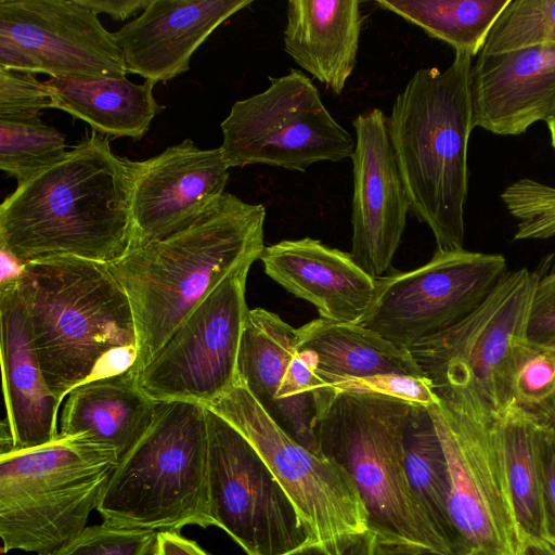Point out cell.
<instances>
[{
	"label": "cell",
	"instance_id": "cell-11",
	"mask_svg": "<svg viewBox=\"0 0 555 555\" xmlns=\"http://www.w3.org/2000/svg\"><path fill=\"white\" fill-rule=\"evenodd\" d=\"M428 410L448 463L459 555H520L527 540L515 515L498 421L441 402Z\"/></svg>",
	"mask_w": 555,
	"mask_h": 555
},
{
	"label": "cell",
	"instance_id": "cell-22",
	"mask_svg": "<svg viewBox=\"0 0 555 555\" xmlns=\"http://www.w3.org/2000/svg\"><path fill=\"white\" fill-rule=\"evenodd\" d=\"M260 260L268 276L311 302L322 319L359 324L376 295L377 279L350 253L319 240H283L267 246Z\"/></svg>",
	"mask_w": 555,
	"mask_h": 555
},
{
	"label": "cell",
	"instance_id": "cell-35",
	"mask_svg": "<svg viewBox=\"0 0 555 555\" xmlns=\"http://www.w3.org/2000/svg\"><path fill=\"white\" fill-rule=\"evenodd\" d=\"M55 108L54 95L35 74L0 68V114H37Z\"/></svg>",
	"mask_w": 555,
	"mask_h": 555
},
{
	"label": "cell",
	"instance_id": "cell-9",
	"mask_svg": "<svg viewBox=\"0 0 555 555\" xmlns=\"http://www.w3.org/2000/svg\"><path fill=\"white\" fill-rule=\"evenodd\" d=\"M207 408L258 452L293 502L310 544L336 551L369 530L365 506L348 474L295 440L237 379Z\"/></svg>",
	"mask_w": 555,
	"mask_h": 555
},
{
	"label": "cell",
	"instance_id": "cell-24",
	"mask_svg": "<svg viewBox=\"0 0 555 555\" xmlns=\"http://www.w3.org/2000/svg\"><path fill=\"white\" fill-rule=\"evenodd\" d=\"M156 405L131 372L96 378L66 396L59 435L80 436L112 450L120 461L150 428Z\"/></svg>",
	"mask_w": 555,
	"mask_h": 555
},
{
	"label": "cell",
	"instance_id": "cell-16",
	"mask_svg": "<svg viewBox=\"0 0 555 555\" xmlns=\"http://www.w3.org/2000/svg\"><path fill=\"white\" fill-rule=\"evenodd\" d=\"M130 165L131 249L191 225L225 193L229 180L220 147L202 150L191 139Z\"/></svg>",
	"mask_w": 555,
	"mask_h": 555
},
{
	"label": "cell",
	"instance_id": "cell-4",
	"mask_svg": "<svg viewBox=\"0 0 555 555\" xmlns=\"http://www.w3.org/2000/svg\"><path fill=\"white\" fill-rule=\"evenodd\" d=\"M472 59L455 52L444 70H416L387 117L410 214L429 227L442 251L461 249L464 243L467 147L474 129Z\"/></svg>",
	"mask_w": 555,
	"mask_h": 555
},
{
	"label": "cell",
	"instance_id": "cell-20",
	"mask_svg": "<svg viewBox=\"0 0 555 555\" xmlns=\"http://www.w3.org/2000/svg\"><path fill=\"white\" fill-rule=\"evenodd\" d=\"M473 126L524 133L555 116V44L478 54L470 70Z\"/></svg>",
	"mask_w": 555,
	"mask_h": 555
},
{
	"label": "cell",
	"instance_id": "cell-10",
	"mask_svg": "<svg viewBox=\"0 0 555 555\" xmlns=\"http://www.w3.org/2000/svg\"><path fill=\"white\" fill-rule=\"evenodd\" d=\"M220 127L229 168L263 164L305 172L314 163L351 158L356 146L299 69L270 77L264 91L236 101Z\"/></svg>",
	"mask_w": 555,
	"mask_h": 555
},
{
	"label": "cell",
	"instance_id": "cell-43",
	"mask_svg": "<svg viewBox=\"0 0 555 555\" xmlns=\"http://www.w3.org/2000/svg\"><path fill=\"white\" fill-rule=\"evenodd\" d=\"M520 555H555V548L550 544L527 540Z\"/></svg>",
	"mask_w": 555,
	"mask_h": 555
},
{
	"label": "cell",
	"instance_id": "cell-1",
	"mask_svg": "<svg viewBox=\"0 0 555 555\" xmlns=\"http://www.w3.org/2000/svg\"><path fill=\"white\" fill-rule=\"evenodd\" d=\"M132 169L94 131L0 205L1 253L18 266L50 257L102 263L132 242Z\"/></svg>",
	"mask_w": 555,
	"mask_h": 555
},
{
	"label": "cell",
	"instance_id": "cell-13",
	"mask_svg": "<svg viewBox=\"0 0 555 555\" xmlns=\"http://www.w3.org/2000/svg\"><path fill=\"white\" fill-rule=\"evenodd\" d=\"M506 272L501 254L436 249L422 267L377 279L359 324L409 349L463 320Z\"/></svg>",
	"mask_w": 555,
	"mask_h": 555
},
{
	"label": "cell",
	"instance_id": "cell-29",
	"mask_svg": "<svg viewBox=\"0 0 555 555\" xmlns=\"http://www.w3.org/2000/svg\"><path fill=\"white\" fill-rule=\"evenodd\" d=\"M509 0H377L390 11L421 27L455 52L478 55L498 16Z\"/></svg>",
	"mask_w": 555,
	"mask_h": 555
},
{
	"label": "cell",
	"instance_id": "cell-30",
	"mask_svg": "<svg viewBox=\"0 0 555 555\" xmlns=\"http://www.w3.org/2000/svg\"><path fill=\"white\" fill-rule=\"evenodd\" d=\"M64 135L37 114H0V168L17 186L64 159Z\"/></svg>",
	"mask_w": 555,
	"mask_h": 555
},
{
	"label": "cell",
	"instance_id": "cell-28",
	"mask_svg": "<svg viewBox=\"0 0 555 555\" xmlns=\"http://www.w3.org/2000/svg\"><path fill=\"white\" fill-rule=\"evenodd\" d=\"M496 421L518 526L526 540L550 544L538 450L541 422L515 403Z\"/></svg>",
	"mask_w": 555,
	"mask_h": 555
},
{
	"label": "cell",
	"instance_id": "cell-38",
	"mask_svg": "<svg viewBox=\"0 0 555 555\" xmlns=\"http://www.w3.org/2000/svg\"><path fill=\"white\" fill-rule=\"evenodd\" d=\"M375 533L367 530L350 538L339 550L330 551L319 544H306L286 555H374Z\"/></svg>",
	"mask_w": 555,
	"mask_h": 555
},
{
	"label": "cell",
	"instance_id": "cell-44",
	"mask_svg": "<svg viewBox=\"0 0 555 555\" xmlns=\"http://www.w3.org/2000/svg\"><path fill=\"white\" fill-rule=\"evenodd\" d=\"M546 124L551 134L552 146L555 150V116L548 119Z\"/></svg>",
	"mask_w": 555,
	"mask_h": 555
},
{
	"label": "cell",
	"instance_id": "cell-23",
	"mask_svg": "<svg viewBox=\"0 0 555 555\" xmlns=\"http://www.w3.org/2000/svg\"><path fill=\"white\" fill-rule=\"evenodd\" d=\"M283 31L285 52L333 93L351 76L363 15L357 0H291Z\"/></svg>",
	"mask_w": 555,
	"mask_h": 555
},
{
	"label": "cell",
	"instance_id": "cell-33",
	"mask_svg": "<svg viewBox=\"0 0 555 555\" xmlns=\"http://www.w3.org/2000/svg\"><path fill=\"white\" fill-rule=\"evenodd\" d=\"M501 198L517 220L515 240L555 238V186L520 179L506 186Z\"/></svg>",
	"mask_w": 555,
	"mask_h": 555
},
{
	"label": "cell",
	"instance_id": "cell-39",
	"mask_svg": "<svg viewBox=\"0 0 555 555\" xmlns=\"http://www.w3.org/2000/svg\"><path fill=\"white\" fill-rule=\"evenodd\" d=\"M0 68L24 73H43L39 62L12 39L0 36Z\"/></svg>",
	"mask_w": 555,
	"mask_h": 555
},
{
	"label": "cell",
	"instance_id": "cell-40",
	"mask_svg": "<svg viewBox=\"0 0 555 555\" xmlns=\"http://www.w3.org/2000/svg\"><path fill=\"white\" fill-rule=\"evenodd\" d=\"M96 15L105 13L116 21H126L143 11L150 0H78Z\"/></svg>",
	"mask_w": 555,
	"mask_h": 555
},
{
	"label": "cell",
	"instance_id": "cell-12",
	"mask_svg": "<svg viewBox=\"0 0 555 555\" xmlns=\"http://www.w3.org/2000/svg\"><path fill=\"white\" fill-rule=\"evenodd\" d=\"M206 417L210 526L247 555H286L310 544L293 502L254 447L209 408Z\"/></svg>",
	"mask_w": 555,
	"mask_h": 555
},
{
	"label": "cell",
	"instance_id": "cell-31",
	"mask_svg": "<svg viewBox=\"0 0 555 555\" xmlns=\"http://www.w3.org/2000/svg\"><path fill=\"white\" fill-rule=\"evenodd\" d=\"M555 44V0H509L492 25L480 54Z\"/></svg>",
	"mask_w": 555,
	"mask_h": 555
},
{
	"label": "cell",
	"instance_id": "cell-26",
	"mask_svg": "<svg viewBox=\"0 0 555 555\" xmlns=\"http://www.w3.org/2000/svg\"><path fill=\"white\" fill-rule=\"evenodd\" d=\"M55 108L89 124L104 137L141 140L164 107L154 95V83L131 82L126 77L54 76L44 81Z\"/></svg>",
	"mask_w": 555,
	"mask_h": 555
},
{
	"label": "cell",
	"instance_id": "cell-19",
	"mask_svg": "<svg viewBox=\"0 0 555 555\" xmlns=\"http://www.w3.org/2000/svg\"><path fill=\"white\" fill-rule=\"evenodd\" d=\"M253 0H150L142 13L113 33L128 73L154 85L190 69L197 48Z\"/></svg>",
	"mask_w": 555,
	"mask_h": 555
},
{
	"label": "cell",
	"instance_id": "cell-15",
	"mask_svg": "<svg viewBox=\"0 0 555 555\" xmlns=\"http://www.w3.org/2000/svg\"><path fill=\"white\" fill-rule=\"evenodd\" d=\"M237 380L295 440L319 454L318 422L336 395L297 349V328L263 308L249 309ZM321 456V455H320Z\"/></svg>",
	"mask_w": 555,
	"mask_h": 555
},
{
	"label": "cell",
	"instance_id": "cell-27",
	"mask_svg": "<svg viewBox=\"0 0 555 555\" xmlns=\"http://www.w3.org/2000/svg\"><path fill=\"white\" fill-rule=\"evenodd\" d=\"M403 446L408 480L420 508L448 554L459 555V539L450 511L448 463L427 408L412 406Z\"/></svg>",
	"mask_w": 555,
	"mask_h": 555
},
{
	"label": "cell",
	"instance_id": "cell-32",
	"mask_svg": "<svg viewBox=\"0 0 555 555\" xmlns=\"http://www.w3.org/2000/svg\"><path fill=\"white\" fill-rule=\"evenodd\" d=\"M513 403L542 423L555 414V348L524 341L515 357Z\"/></svg>",
	"mask_w": 555,
	"mask_h": 555
},
{
	"label": "cell",
	"instance_id": "cell-18",
	"mask_svg": "<svg viewBox=\"0 0 555 555\" xmlns=\"http://www.w3.org/2000/svg\"><path fill=\"white\" fill-rule=\"evenodd\" d=\"M0 36L54 76L126 77L114 34L78 0H0Z\"/></svg>",
	"mask_w": 555,
	"mask_h": 555
},
{
	"label": "cell",
	"instance_id": "cell-21",
	"mask_svg": "<svg viewBox=\"0 0 555 555\" xmlns=\"http://www.w3.org/2000/svg\"><path fill=\"white\" fill-rule=\"evenodd\" d=\"M15 275L3 276L0 287L1 365L7 408L1 428L11 437V451H22L59 438L62 401L46 382Z\"/></svg>",
	"mask_w": 555,
	"mask_h": 555
},
{
	"label": "cell",
	"instance_id": "cell-36",
	"mask_svg": "<svg viewBox=\"0 0 555 555\" xmlns=\"http://www.w3.org/2000/svg\"><path fill=\"white\" fill-rule=\"evenodd\" d=\"M527 339L555 348V270L538 275L529 309Z\"/></svg>",
	"mask_w": 555,
	"mask_h": 555
},
{
	"label": "cell",
	"instance_id": "cell-5",
	"mask_svg": "<svg viewBox=\"0 0 555 555\" xmlns=\"http://www.w3.org/2000/svg\"><path fill=\"white\" fill-rule=\"evenodd\" d=\"M207 406L157 402L154 420L118 462L101 498L103 521L180 532L210 526L207 505Z\"/></svg>",
	"mask_w": 555,
	"mask_h": 555
},
{
	"label": "cell",
	"instance_id": "cell-2",
	"mask_svg": "<svg viewBox=\"0 0 555 555\" xmlns=\"http://www.w3.org/2000/svg\"><path fill=\"white\" fill-rule=\"evenodd\" d=\"M15 279L46 382L61 401L83 383L134 374L133 311L107 263L50 257L25 263Z\"/></svg>",
	"mask_w": 555,
	"mask_h": 555
},
{
	"label": "cell",
	"instance_id": "cell-34",
	"mask_svg": "<svg viewBox=\"0 0 555 555\" xmlns=\"http://www.w3.org/2000/svg\"><path fill=\"white\" fill-rule=\"evenodd\" d=\"M157 532L103 521L38 555H152Z\"/></svg>",
	"mask_w": 555,
	"mask_h": 555
},
{
	"label": "cell",
	"instance_id": "cell-42",
	"mask_svg": "<svg viewBox=\"0 0 555 555\" xmlns=\"http://www.w3.org/2000/svg\"><path fill=\"white\" fill-rule=\"evenodd\" d=\"M374 555H444L434 548L375 535Z\"/></svg>",
	"mask_w": 555,
	"mask_h": 555
},
{
	"label": "cell",
	"instance_id": "cell-41",
	"mask_svg": "<svg viewBox=\"0 0 555 555\" xmlns=\"http://www.w3.org/2000/svg\"><path fill=\"white\" fill-rule=\"evenodd\" d=\"M152 555H209L195 541L173 531L157 532Z\"/></svg>",
	"mask_w": 555,
	"mask_h": 555
},
{
	"label": "cell",
	"instance_id": "cell-3",
	"mask_svg": "<svg viewBox=\"0 0 555 555\" xmlns=\"http://www.w3.org/2000/svg\"><path fill=\"white\" fill-rule=\"evenodd\" d=\"M264 220L263 205L224 193L184 230L108 264L132 307L137 377L222 281L261 258Z\"/></svg>",
	"mask_w": 555,
	"mask_h": 555
},
{
	"label": "cell",
	"instance_id": "cell-45",
	"mask_svg": "<svg viewBox=\"0 0 555 555\" xmlns=\"http://www.w3.org/2000/svg\"><path fill=\"white\" fill-rule=\"evenodd\" d=\"M546 424L551 425L555 429V414L552 417V420L548 423H546Z\"/></svg>",
	"mask_w": 555,
	"mask_h": 555
},
{
	"label": "cell",
	"instance_id": "cell-14",
	"mask_svg": "<svg viewBox=\"0 0 555 555\" xmlns=\"http://www.w3.org/2000/svg\"><path fill=\"white\" fill-rule=\"evenodd\" d=\"M250 267L222 281L173 332L139 373V387L157 402L211 405L237 379V356L249 309Z\"/></svg>",
	"mask_w": 555,
	"mask_h": 555
},
{
	"label": "cell",
	"instance_id": "cell-8",
	"mask_svg": "<svg viewBox=\"0 0 555 555\" xmlns=\"http://www.w3.org/2000/svg\"><path fill=\"white\" fill-rule=\"evenodd\" d=\"M118 462L80 436L0 454L1 553L38 555L78 535Z\"/></svg>",
	"mask_w": 555,
	"mask_h": 555
},
{
	"label": "cell",
	"instance_id": "cell-37",
	"mask_svg": "<svg viewBox=\"0 0 555 555\" xmlns=\"http://www.w3.org/2000/svg\"><path fill=\"white\" fill-rule=\"evenodd\" d=\"M538 450L546 530L550 544L555 548V429L542 422L539 428Z\"/></svg>",
	"mask_w": 555,
	"mask_h": 555
},
{
	"label": "cell",
	"instance_id": "cell-6",
	"mask_svg": "<svg viewBox=\"0 0 555 555\" xmlns=\"http://www.w3.org/2000/svg\"><path fill=\"white\" fill-rule=\"evenodd\" d=\"M412 406L385 395L338 391L318 422V451L351 478L376 537L449 555L420 508L405 472L403 438Z\"/></svg>",
	"mask_w": 555,
	"mask_h": 555
},
{
	"label": "cell",
	"instance_id": "cell-17",
	"mask_svg": "<svg viewBox=\"0 0 555 555\" xmlns=\"http://www.w3.org/2000/svg\"><path fill=\"white\" fill-rule=\"evenodd\" d=\"M356 146L352 240L350 255L374 279L391 268L401 243L410 201L390 142L387 116L379 108L359 114L352 121Z\"/></svg>",
	"mask_w": 555,
	"mask_h": 555
},
{
	"label": "cell",
	"instance_id": "cell-25",
	"mask_svg": "<svg viewBox=\"0 0 555 555\" xmlns=\"http://www.w3.org/2000/svg\"><path fill=\"white\" fill-rule=\"evenodd\" d=\"M297 349L333 390L378 375L424 376L409 349L361 324L314 319L297 328Z\"/></svg>",
	"mask_w": 555,
	"mask_h": 555
},
{
	"label": "cell",
	"instance_id": "cell-7",
	"mask_svg": "<svg viewBox=\"0 0 555 555\" xmlns=\"http://www.w3.org/2000/svg\"><path fill=\"white\" fill-rule=\"evenodd\" d=\"M538 275L507 271L463 320L409 348L441 403L479 420H498L513 404L515 357L527 340Z\"/></svg>",
	"mask_w": 555,
	"mask_h": 555
}]
</instances>
